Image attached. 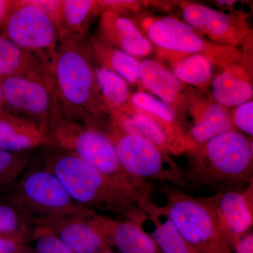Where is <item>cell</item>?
Instances as JSON below:
<instances>
[{"instance_id":"cell-33","label":"cell","mask_w":253,"mask_h":253,"mask_svg":"<svg viewBox=\"0 0 253 253\" xmlns=\"http://www.w3.org/2000/svg\"><path fill=\"white\" fill-rule=\"evenodd\" d=\"M23 1L42 11L56 23L58 28L62 0H23Z\"/></svg>"},{"instance_id":"cell-32","label":"cell","mask_w":253,"mask_h":253,"mask_svg":"<svg viewBox=\"0 0 253 253\" xmlns=\"http://www.w3.org/2000/svg\"><path fill=\"white\" fill-rule=\"evenodd\" d=\"M97 1L101 13L110 11L121 15L122 13L133 11L139 7V2L133 0H100Z\"/></svg>"},{"instance_id":"cell-37","label":"cell","mask_w":253,"mask_h":253,"mask_svg":"<svg viewBox=\"0 0 253 253\" xmlns=\"http://www.w3.org/2000/svg\"><path fill=\"white\" fill-rule=\"evenodd\" d=\"M6 109L5 107L4 96H3L2 89H1V81H0V114L6 112Z\"/></svg>"},{"instance_id":"cell-13","label":"cell","mask_w":253,"mask_h":253,"mask_svg":"<svg viewBox=\"0 0 253 253\" xmlns=\"http://www.w3.org/2000/svg\"><path fill=\"white\" fill-rule=\"evenodd\" d=\"M184 22L214 44L234 47L244 42L249 35L245 20L224 14L209 6L189 3L182 6Z\"/></svg>"},{"instance_id":"cell-17","label":"cell","mask_w":253,"mask_h":253,"mask_svg":"<svg viewBox=\"0 0 253 253\" xmlns=\"http://www.w3.org/2000/svg\"><path fill=\"white\" fill-rule=\"evenodd\" d=\"M136 225L151 238L162 253H196L176 229L164 206L149 201Z\"/></svg>"},{"instance_id":"cell-39","label":"cell","mask_w":253,"mask_h":253,"mask_svg":"<svg viewBox=\"0 0 253 253\" xmlns=\"http://www.w3.org/2000/svg\"><path fill=\"white\" fill-rule=\"evenodd\" d=\"M104 253H118L117 252H114L112 249L109 250V251H106Z\"/></svg>"},{"instance_id":"cell-26","label":"cell","mask_w":253,"mask_h":253,"mask_svg":"<svg viewBox=\"0 0 253 253\" xmlns=\"http://www.w3.org/2000/svg\"><path fill=\"white\" fill-rule=\"evenodd\" d=\"M95 74L100 102L109 117L129 102L131 94L128 83L117 73L100 66L95 68Z\"/></svg>"},{"instance_id":"cell-5","label":"cell","mask_w":253,"mask_h":253,"mask_svg":"<svg viewBox=\"0 0 253 253\" xmlns=\"http://www.w3.org/2000/svg\"><path fill=\"white\" fill-rule=\"evenodd\" d=\"M8 195V201L34 227L54 218L88 211L71 198L59 178L44 166L28 169Z\"/></svg>"},{"instance_id":"cell-35","label":"cell","mask_w":253,"mask_h":253,"mask_svg":"<svg viewBox=\"0 0 253 253\" xmlns=\"http://www.w3.org/2000/svg\"><path fill=\"white\" fill-rule=\"evenodd\" d=\"M234 253H253V234L249 231L238 240L232 249Z\"/></svg>"},{"instance_id":"cell-38","label":"cell","mask_w":253,"mask_h":253,"mask_svg":"<svg viewBox=\"0 0 253 253\" xmlns=\"http://www.w3.org/2000/svg\"><path fill=\"white\" fill-rule=\"evenodd\" d=\"M217 5L221 6H225V7H230V6H233L236 3V1H229V0H221V1H216Z\"/></svg>"},{"instance_id":"cell-6","label":"cell","mask_w":253,"mask_h":253,"mask_svg":"<svg viewBox=\"0 0 253 253\" xmlns=\"http://www.w3.org/2000/svg\"><path fill=\"white\" fill-rule=\"evenodd\" d=\"M112 141L123 169L136 179L187 187L186 172L166 150L140 136L127 134L108 123L103 129Z\"/></svg>"},{"instance_id":"cell-14","label":"cell","mask_w":253,"mask_h":253,"mask_svg":"<svg viewBox=\"0 0 253 253\" xmlns=\"http://www.w3.org/2000/svg\"><path fill=\"white\" fill-rule=\"evenodd\" d=\"M86 217L108 246L115 248L118 253H162L151 238L132 221L90 211Z\"/></svg>"},{"instance_id":"cell-27","label":"cell","mask_w":253,"mask_h":253,"mask_svg":"<svg viewBox=\"0 0 253 253\" xmlns=\"http://www.w3.org/2000/svg\"><path fill=\"white\" fill-rule=\"evenodd\" d=\"M31 163L26 152H9L0 149V189L11 191L31 168Z\"/></svg>"},{"instance_id":"cell-11","label":"cell","mask_w":253,"mask_h":253,"mask_svg":"<svg viewBox=\"0 0 253 253\" xmlns=\"http://www.w3.org/2000/svg\"><path fill=\"white\" fill-rule=\"evenodd\" d=\"M108 123L127 134L151 141L169 154L180 155L187 151L186 133L181 124L168 122L129 103L112 113Z\"/></svg>"},{"instance_id":"cell-36","label":"cell","mask_w":253,"mask_h":253,"mask_svg":"<svg viewBox=\"0 0 253 253\" xmlns=\"http://www.w3.org/2000/svg\"><path fill=\"white\" fill-rule=\"evenodd\" d=\"M16 4V0H0V30Z\"/></svg>"},{"instance_id":"cell-23","label":"cell","mask_w":253,"mask_h":253,"mask_svg":"<svg viewBox=\"0 0 253 253\" xmlns=\"http://www.w3.org/2000/svg\"><path fill=\"white\" fill-rule=\"evenodd\" d=\"M101 14L95 0H62L58 30L60 41L85 39L93 18Z\"/></svg>"},{"instance_id":"cell-31","label":"cell","mask_w":253,"mask_h":253,"mask_svg":"<svg viewBox=\"0 0 253 253\" xmlns=\"http://www.w3.org/2000/svg\"><path fill=\"white\" fill-rule=\"evenodd\" d=\"M233 126L236 130L242 131L253 137V100L238 106L231 114Z\"/></svg>"},{"instance_id":"cell-8","label":"cell","mask_w":253,"mask_h":253,"mask_svg":"<svg viewBox=\"0 0 253 253\" xmlns=\"http://www.w3.org/2000/svg\"><path fill=\"white\" fill-rule=\"evenodd\" d=\"M1 89L6 111L34 123L48 135L63 113L44 75V68L1 80Z\"/></svg>"},{"instance_id":"cell-1","label":"cell","mask_w":253,"mask_h":253,"mask_svg":"<svg viewBox=\"0 0 253 253\" xmlns=\"http://www.w3.org/2000/svg\"><path fill=\"white\" fill-rule=\"evenodd\" d=\"M44 64L46 81L63 118L102 130L108 115L100 102L96 66L86 38L61 40Z\"/></svg>"},{"instance_id":"cell-34","label":"cell","mask_w":253,"mask_h":253,"mask_svg":"<svg viewBox=\"0 0 253 253\" xmlns=\"http://www.w3.org/2000/svg\"><path fill=\"white\" fill-rule=\"evenodd\" d=\"M24 246L23 240L0 235V253H18L23 251Z\"/></svg>"},{"instance_id":"cell-19","label":"cell","mask_w":253,"mask_h":253,"mask_svg":"<svg viewBox=\"0 0 253 253\" xmlns=\"http://www.w3.org/2000/svg\"><path fill=\"white\" fill-rule=\"evenodd\" d=\"M51 146L49 136L34 123L9 111L0 114V149L23 153Z\"/></svg>"},{"instance_id":"cell-28","label":"cell","mask_w":253,"mask_h":253,"mask_svg":"<svg viewBox=\"0 0 253 253\" xmlns=\"http://www.w3.org/2000/svg\"><path fill=\"white\" fill-rule=\"evenodd\" d=\"M34 228L8 200L6 203H0V235L26 241L31 238Z\"/></svg>"},{"instance_id":"cell-3","label":"cell","mask_w":253,"mask_h":253,"mask_svg":"<svg viewBox=\"0 0 253 253\" xmlns=\"http://www.w3.org/2000/svg\"><path fill=\"white\" fill-rule=\"evenodd\" d=\"M189 152L188 185L217 193L253 183V142L239 131H226Z\"/></svg>"},{"instance_id":"cell-12","label":"cell","mask_w":253,"mask_h":253,"mask_svg":"<svg viewBox=\"0 0 253 253\" xmlns=\"http://www.w3.org/2000/svg\"><path fill=\"white\" fill-rule=\"evenodd\" d=\"M199 199L212 211L231 250L253 224V183L243 189L219 191Z\"/></svg>"},{"instance_id":"cell-7","label":"cell","mask_w":253,"mask_h":253,"mask_svg":"<svg viewBox=\"0 0 253 253\" xmlns=\"http://www.w3.org/2000/svg\"><path fill=\"white\" fill-rule=\"evenodd\" d=\"M161 189L171 220L196 253H234L212 211L199 197L169 186Z\"/></svg>"},{"instance_id":"cell-15","label":"cell","mask_w":253,"mask_h":253,"mask_svg":"<svg viewBox=\"0 0 253 253\" xmlns=\"http://www.w3.org/2000/svg\"><path fill=\"white\" fill-rule=\"evenodd\" d=\"M89 211L54 218L41 226L51 231L76 253H104L111 249L88 221Z\"/></svg>"},{"instance_id":"cell-2","label":"cell","mask_w":253,"mask_h":253,"mask_svg":"<svg viewBox=\"0 0 253 253\" xmlns=\"http://www.w3.org/2000/svg\"><path fill=\"white\" fill-rule=\"evenodd\" d=\"M51 149L43 166L59 178L77 204L137 224L149 199L118 184L76 155L54 146Z\"/></svg>"},{"instance_id":"cell-16","label":"cell","mask_w":253,"mask_h":253,"mask_svg":"<svg viewBox=\"0 0 253 253\" xmlns=\"http://www.w3.org/2000/svg\"><path fill=\"white\" fill-rule=\"evenodd\" d=\"M99 34L111 45L135 56L146 57L154 50L148 38L129 18L110 11L101 13Z\"/></svg>"},{"instance_id":"cell-20","label":"cell","mask_w":253,"mask_h":253,"mask_svg":"<svg viewBox=\"0 0 253 253\" xmlns=\"http://www.w3.org/2000/svg\"><path fill=\"white\" fill-rule=\"evenodd\" d=\"M224 68L211 84L216 103L228 109L238 107L251 101L253 96V85L245 68L236 62Z\"/></svg>"},{"instance_id":"cell-9","label":"cell","mask_w":253,"mask_h":253,"mask_svg":"<svg viewBox=\"0 0 253 253\" xmlns=\"http://www.w3.org/2000/svg\"><path fill=\"white\" fill-rule=\"evenodd\" d=\"M141 26L151 44L161 51L202 54L212 63L224 68L239 59L240 53L236 48L211 42L185 22L175 18H147Z\"/></svg>"},{"instance_id":"cell-30","label":"cell","mask_w":253,"mask_h":253,"mask_svg":"<svg viewBox=\"0 0 253 253\" xmlns=\"http://www.w3.org/2000/svg\"><path fill=\"white\" fill-rule=\"evenodd\" d=\"M31 238L36 242V253H76L46 228L35 227Z\"/></svg>"},{"instance_id":"cell-24","label":"cell","mask_w":253,"mask_h":253,"mask_svg":"<svg viewBox=\"0 0 253 253\" xmlns=\"http://www.w3.org/2000/svg\"><path fill=\"white\" fill-rule=\"evenodd\" d=\"M43 68L44 62L36 55L0 36V81L38 72Z\"/></svg>"},{"instance_id":"cell-10","label":"cell","mask_w":253,"mask_h":253,"mask_svg":"<svg viewBox=\"0 0 253 253\" xmlns=\"http://www.w3.org/2000/svg\"><path fill=\"white\" fill-rule=\"evenodd\" d=\"M16 4L0 30V36L46 62L60 42L56 23L41 9L23 0H16Z\"/></svg>"},{"instance_id":"cell-4","label":"cell","mask_w":253,"mask_h":253,"mask_svg":"<svg viewBox=\"0 0 253 253\" xmlns=\"http://www.w3.org/2000/svg\"><path fill=\"white\" fill-rule=\"evenodd\" d=\"M48 135L54 147L76 155L118 184L149 199L152 184L136 179L123 169L112 141L102 131L63 118Z\"/></svg>"},{"instance_id":"cell-22","label":"cell","mask_w":253,"mask_h":253,"mask_svg":"<svg viewBox=\"0 0 253 253\" xmlns=\"http://www.w3.org/2000/svg\"><path fill=\"white\" fill-rule=\"evenodd\" d=\"M88 44L98 66L117 73L130 84L139 82L140 61L138 58L115 47L99 36L91 37Z\"/></svg>"},{"instance_id":"cell-21","label":"cell","mask_w":253,"mask_h":253,"mask_svg":"<svg viewBox=\"0 0 253 253\" xmlns=\"http://www.w3.org/2000/svg\"><path fill=\"white\" fill-rule=\"evenodd\" d=\"M139 82L145 89L156 95L174 110L182 101L183 83L156 60L140 61Z\"/></svg>"},{"instance_id":"cell-25","label":"cell","mask_w":253,"mask_h":253,"mask_svg":"<svg viewBox=\"0 0 253 253\" xmlns=\"http://www.w3.org/2000/svg\"><path fill=\"white\" fill-rule=\"evenodd\" d=\"M164 52L169 54L167 59L171 60V72L183 84L203 87L211 81L212 63L204 55Z\"/></svg>"},{"instance_id":"cell-29","label":"cell","mask_w":253,"mask_h":253,"mask_svg":"<svg viewBox=\"0 0 253 253\" xmlns=\"http://www.w3.org/2000/svg\"><path fill=\"white\" fill-rule=\"evenodd\" d=\"M129 104L131 106L154 115L169 123H179L176 119L174 109L161 99H156L152 94L144 91H138L131 95Z\"/></svg>"},{"instance_id":"cell-18","label":"cell","mask_w":253,"mask_h":253,"mask_svg":"<svg viewBox=\"0 0 253 253\" xmlns=\"http://www.w3.org/2000/svg\"><path fill=\"white\" fill-rule=\"evenodd\" d=\"M193 124L186 133L187 151L202 146L219 134L236 130L231 114L216 102L198 103L193 107Z\"/></svg>"}]
</instances>
